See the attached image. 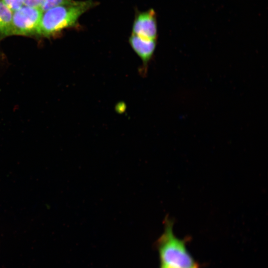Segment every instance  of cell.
Instances as JSON below:
<instances>
[{
	"instance_id": "obj_9",
	"label": "cell",
	"mask_w": 268,
	"mask_h": 268,
	"mask_svg": "<svg viewBox=\"0 0 268 268\" xmlns=\"http://www.w3.org/2000/svg\"><path fill=\"white\" fill-rule=\"evenodd\" d=\"M43 1L44 0H24V5L39 8Z\"/></svg>"
},
{
	"instance_id": "obj_6",
	"label": "cell",
	"mask_w": 268,
	"mask_h": 268,
	"mask_svg": "<svg viewBox=\"0 0 268 268\" xmlns=\"http://www.w3.org/2000/svg\"><path fill=\"white\" fill-rule=\"evenodd\" d=\"M12 11L0 0V39L12 35Z\"/></svg>"
},
{
	"instance_id": "obj_4",
	"label": "cell",
	"mask_w": 268,
	"mask_h": 268,
	"mask_svg": "<svg viewBox=\"0 0 268 268\" xmlns=\"http://www.w3.org/2000/svg\"><path fill=\"white\" fill-rule=\"evenodd\" d=\"M157 33L156 14L154 10L150 9L137 12L133 22L132 34L144 39L156 40Z\"/></svg>"
},
{
	"instance_id": "obj_1",
	"label": "cell",
	"mask_w": 268,
	"mask_h": 268,
	"mask_svg": "<svg viewBox=\"0 0 268 268\" xmlns=\"http://www.w3.org/2000/svg\"><path fill=\"white\" fill-rule=\"evenodd\" d=\"M96 5L92 0H73L42 12L38 35L53 36L65 29L74 27L79 17Z\"/></svg>"
},
{
	"instance_id": "obj_7",
	"label": "cell",
	"mask_w": 268,
	"mask_h": 268,
	"mask_svg": "<svg viewBox=\"0 0 268 268\" xmlns=\"http://www.w3.org/2000/svg\"><path fill=\"white\" fill-rule=\"evenodd\" d=\"M72 1L73 0H44L39 8L42 12H43L53 7L69 3Z\"/></svg>"
},
{
	"instance_id": "obj_8",
	"label": "cell",
	"mask_w": 268,
	"mask_h": 268,
	"mask_svg": "<svg viewBox=\"0 0 268 268\" xmlns=\"http://www.w3.org/2000/svg\"><path fill=\"white\" fill-rule=\"evenodd\" d=\"M2 1L12 12L24 5V0H2Z\"/></svg>"
},
{
	"instance_id": "obj_5",
	"label": "cell",
	"mask_w": 268,
	"mask_h": 268,
	"mask_svg": "<svg viewBox=\"0 0 268 268\" xmlns=\"http://www.w3.org/2000/svg\"><path fill=\"white\" fill-rule=\"evenodd\" d=\"M129 43L143 63L146 64L151 58L155 50V40L144 39L132 34L129 38Z\"/></svg>"
},
{
	"instance_id": "obj_2",
	"label": "cell",
	"mask_w": 268,
	"mask_h": 268,
	"mask_svg": "<svg viewBox=\"0 0 268 268\" xmlns=\"http://www.w3.org/2000/svg\"><path fill=\"white\" fill-rule=\"evenodd\" d=\"M164 225V231L157 242L161 268H198L185 241L174 234L172 220L166 217Z\"/></svg>"
},
{
	"instance_id": "obj_3",
	"label": "cell",
	"mask_w": 268,
	"mask_h": 268,
	"mask_svg": "<svg viewBox=\"0 0 268 268\" xmlns=\"http://www.w3.org/2000/svg\"><path fill=\"white\" fill-rule=\"evenodd\" d=\"M42 12L38 8L23 5L12 12V35H38Z\"/></svg>"
}]
</instances>
